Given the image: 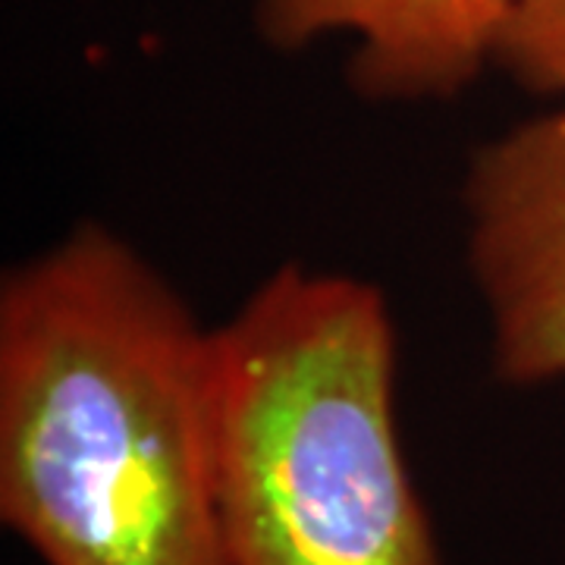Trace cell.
<instances>
[{
	"label": "cell",
	"mask_w": 565,
	"mask_h": 565,
	"mask_svg": "<svg viewBox=\"0 0 565 565\" xmlns=\"http://www.w3.org/2000/svg\"><path fill=\"white\" fill-rule=\"evenodd\" d=\"M468 264L505 384L565 377V104L487 141L465 182Z\"/></svg>",
	"instance_id": "3"
},
{
	"label": "cell",
	"mask_w": 565,
	"mask_h": 565,
	"mask_svg": "<svg viewBox=\"0 0 565 565\" xmlns=\"http://www.w3.org/2000/svg\"><path fill=\"white\" fill-rule=\"evenodd\" d=\"M0 519L44 565H230L211 330L95 223L0 286Z\"/></svg>",
	"instance_id": "1"
},
{
	"label": "cell",
	"mask_w": 565,
	"mask_h": 565,
	"mask_svg": "<svg viewBox=\"0 0 565 565\" xmlns=\"http://www.w3.org/2000/svg\"><path fill=\"white\" fill-rule=\"evenodd\" d=\"M396 352L377 286L302 264L211 330L230 565H440L396 422Z\"/></svg>",
	"instance_id": "2"
},
{
	"label": "cell",
	"mask_w": 565,
	"mask_h": 565,
	"mask_svg": "<svg viewBox=\"0 0 565 565\" xmlns=\"http://www.w3.org/2000/svg\"><path fill=\"white\" fill-rule=\"evenodd\" d=\"M515 0H258L264 39L296 51L352 35V82L367 98H449L497 61Z\"/></svg>",
	"instance_id": "4"
},
{
	"label": "cell",
	"mask_w": 565,
	"mask_h": 565,
	"mask_svg": "<svg viewBox=\"0 0 565 565\" xmlns=\"http://www.w3.org/2000/svg\"><path fill=\"white\" fill-rule=\"evenodd\" d=\"M497 63L531 92L565 95V0H515Z\"/></svg>",
	"instance_id": "5"
}]
</instances>
